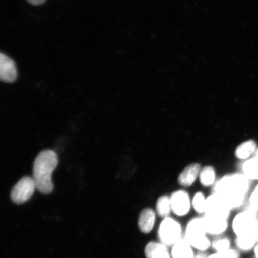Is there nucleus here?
Instances as JSON below:
<instances>
[{
    "instance_id": "obj_11",
    "label": "nucleus",
    "mask_w": 258,
    "mask_h": 258,
    "mask_svg": "<svg viewBox=\"0 0 258 258\" xmlns=\"http://www.w3.org/2000/svg\"><path fill=\"white\" fill-rule=\"evenodd\" d=\"M202 167L198 163L188 164L179 174L177 182L183 187H189L192 186L199 176Z\"/></svg>"
},
{
    "instance_id": "obj_23",
    "label": "nucleus",
    "mask_w": 258,
    "mask_h": 258,
    "mask_svg": "<svg viewBox=\"0 0 258 258\" xmlns=\"http://www.w3.org/2000/svg\"><path fill=\"white\" fill-rule=\"evenodd\" d=\"M240 254L237 250L230 249L224 253H214L208 258H239Z\"/></svg>"
},
{
    "instance_id": "obj_18",
    "label": "nucleus",
    "mask_w": 258,
    "mask_h": 258,
    "mask_svg": "<svg viewBox=\"0 0 258 258\" xmlns=\"http://www.w3.org/2000/svg\"><path fill=\"white\" fill-rule=\"evenodd\" d=\"M216 171L214 167L206 166L202 168L200 172L199 179L202 185L205 187L214 186L216 183Z\"/></svg>"
},
{
    "instance_id": "obj_7",
    "label": "nucleus",
    "mask_w": 258,
    "mask_h": 258,
    "mask_svg": "<svg viewBox=\"0 0 258 258\" xmlns=\"http://www.w3.org/2000/svg\"><path fill=\"white\" fill-rule=\"evenodd\" d=\"M231 210L220 196L212 193L206 199V215L228 219Z\"/></svg>"
},
{
    "instance_id": "obj_21",
    "label": "nucleus",
    "mask_w": 258,
    "mask_h": 258,
    "mask_svg": "<svg viewBox=\"0 0 258 258\" xmlns=\"http://www.w3.org/2000/svg\"><path fill=\"white\" fill-rule=\"evenodd\" d=\"M211 247L215 253H224L231 249V241L227 237H218L212 241Z\"/></svg>"
},
{
    "instance_id": "obj_27",
    "label": "nucleus",
    "mask_w": 258,
    "mask_h": 258,
    "mask_svg": "<svg viewBox=\"0 0 258 258\" xmlns=\"http://www.w3.org/2000/svg\"><path fill=\"white\" fill-rule=\"evenodd\" d=\"M254 253H255L256 258H258V244L255 248H254Z\"/></svg>"
},
{
    "instance_id": "obj_25",
    "label": "nucleus",
    "mask_w": 258,
    "mask_h": 258,
    "mask_svg": "<svg viewBox=\"0 0 258 258\" xmlns=\"http://www.w3.org/2000/svg\"><path fill=\"white\" fill-rule=\"evenodd\" d=\"M200 252H201V251H200ZM208 256H206L205 253H203V252H201L197 254L195 258H208Z\"/></svg>"
},
{
    "instance_id": "obj_24",
    "label": "nucleus",
    "mask_w": 258,
    "mask_h": 258,
    "mask_svg": "<svg viewBox=\"0 0 258 258\" xmlns=\"http://www.w3.org/2000/svg\"><path fill=\"white\" fill-rule=\"evenodd\" d=\"M27 1L33 5H40L43 4L46 0H27Z\"/></svg>"
},
{
    "instance_id": "obj_6",
    "label": "nucleus",
    "mask_w": 258,
    "mask_h": 258,
    "mask_svg": "<svg viewBox=\"0 0 258 258\" xmlns=\"http://www.w3.org/2000/svg\"><path fill=\"white\" fill-rule=\"evenodd\" d=\"M257 221L256 214L245 210L235 216L232 223V228L238 236L254 231Z\"/></svg>"
},
{
    "instance_id": "obj_9",
    "label": "nucleus",
    "mask_w": 258,
    "mask_h": 258,
    "mask_svg": "<svg viewBox=\"0 0 258 258\" xmlns=\"http://www.w3.org/2000/svg\"><path fill=\"white\" fill-rule=\"evenodd\" d=\"M202 217L208 234L219 236L227 230L228 219L212 217L206 214L203 215Z\"/></svg>"
},
{
    "instance_id": "obj_16",
    "label": "nucleus",
    "mask_w": 258,
    "mask_h": 258,
    "mask_svg": "<svg viewBox=\"0 0 258 258\" xmlns=\"http://www.w3.org/2000/svg\"><path fill=\"white\" fill-rule=\"evenodd\" d=\"M256 150L255 142L253 140L245 141L237 147L235 151V156L238 159H246L254 154Z\"/></svg>"
},
{
    "instance_id": "obj_4",
    "label": "nucleus",
    "mask_w": 258,
    "mask_h": 258,
    "mask_svg": "<svg viewBox=\"0 0 258 258\" xmlns=\"http://www.w3.org/2000/svg\"><path fill=\"white\" fill-rule=\"evenodd\" d=\"M182 228L179 222L169 217L163 219L160 222L157 235L160 243L167 247H172L182 239Z\"/></svg>"
},
{
    "instance_id": "obj_28",
    "label": "nucleus",
    "mask_w": 258,
    "mask_h": 258,
    "mask_svg": "<svg viewBox=\"0 0 258 258\" xmlns=\"http://www.w3.org/2000/svg\"><path fill=\"white\" fill-rule=\"evenodd\" d=\"M254 157L257 158L258 159V148H256L255 152L254 153Z\"/></svg>"
},
{
    "instance_id": "obj_1",
    "label": "nucleus",
    "mask_w": 258,
    "mask_h": 258,
    "mask_svg": "<svg viewBox=\"0 0 258 258\" xmlns=\"http://www.w3.org/2000/svg\"><path fill=\"white\" fill-rule=\"evenodd\" d=\"M249 180L243 174L225 175L213 186V193L220 196L231 210L239 208L249 191Z\"/></svg>"
},
{
    "instance_id": "obj_26",
    "label": "nucleus",
    "mask_w": 258,
    "mask_h": 258,
    "mask_svg": "<svg viewBox=\"0 0 258 258\" xmlns=\"http://www.w3.org/2000/svg\"><path fill=\"white\" fill-rule=\"evenodd\" d=\"M254 233H255L257 240L258 241V220L257 221L255 229H254Z\"/></svg>"
},
{
    "instance_id": "obj_20",
    "label": "nucleus",
    "mask_w": 258,
    "mask_h": 258,
    "mask_svg": "<svg viewBox=\"0 0 258 258\" xmlns=\"http://www.w3.org/2000/svg\"><path fill=\"white\" fill-rule=\"evenodd\" d=\"M206 199L205 196L202 192H198L193 196L192 199V207L199 214H205L206 207Z\"/></svg>"
},
{
    "instance_id": "obj_12",
    "label": "nucleus",
    "mask_w": 258,
    "mask_h": 258,
    "mask_svg": "<svg viewBox=\"0 0 258 258\" xmlns=\"http://www.w3.org/2000/svg\"><path fill=\"white\" fill-rule=\"evenodd\" d=\"M156 212L153 209L142 210L138 218V227L142 233L148 234L153 231L156 221Z\"/></svg>"
},
{
    "instance_id": "obj_17",
    "label": "nucleus",
    "mask_w": 258,
    "mask_h": 258,
    "mask_svg": "<svg viewBox=\"0 0 258 258\" xmlns=\"http://www.w3.org/2000/svg\"><path fill=\"white\" fill-rule=\"evenodd\" d=\"M172 212L170 196H161L157 199L156 205V212L159 217L165 218L169 217Z\"/></svg>"
},
{
    "instance_id": "obj_22",
    "label": "nucleus",
    "mask_w": 258,
    "mask_h": 258,
    "mask_svg": "<svg viewBox=\"0 0 258 258\" xmlns=\"http://www.w3.org/2000/svg\"><path fill=\"white\" fill-rule=\"evenodd\" d=\"M246 210L256 214L258 211V185L254 189L253 193L251 194L249 205L247 206Z\"/></svg>"
},
{
    "instance_id": "obj_14",
    "label": "nucleus",
    "mask_w": 258,
    "mask_h": 258,
    "mask_svg": "<svg viewBox=\"0 0 258 258\" xmlns=\"http://www.w3.org/2000/svg\"><path fill=\"white\" fill-rule=\"evenodd\" d=\"M172 258H195L193 248L183 237L172 247Z\"/></svg>"
},
{
    "instance_id": "obj_19",
    "label": "nucleus",
    "mask_w": 258,
    "mask_h": 258,
    "mask_svg": "<svg viewBox=\"0 0 258 258\" xmlns=\"http://www.w3.org/2000/svg\"><path fill=\"white\" fill-rule=\"evenodd\" d=\"M243 175L249 180H258V159H252L245 161L242 167Z\"/></svg>"
},
{
    "instance_id": "obj_8",
    "label": "nucleus",
    "mask_w": 258,
    "mask_h": 258,
    "mask_svg": "<svg viewBox=\"0 0 258 258\" xmlns=\"http://www.w3.org/2000/svg\"><path fill=\"white\" fill-rule=\"evenodd\" d=\"M172 212L177 217H184L189 214L192 207V201L189 194L179 189L170 196Z\"/></svg>"
},
{
    "instance_id": "obj_3",
    "label": "nucleus",
    "mask_w": 258,
    "mask_h": 258,
    "mask_svg": "<svg viewBox=\"0 0 258 258\" xmlns=\"http://www.w3.org/2000/svg\"><path fill=\"white\" fill-rule=\"evenodd\" d=\"M208 235L203 217H196L187 224L183 238L193 249L205 252L212 247V241Z\"/></svg>"
},
{
    "instance_id": "obj_13",
    "label": "nucleus",
    "mask_w": 258,
    "mask_h": 258,
    "mask_svg": "<svg viewBox=\"0 0 258 258\" xmlns=\"http://www.w3.org/2000/svg\"><path fill=\"white\" fill-rule=\"evenodd\" d=\"M144 254L146 258H172L168 247L157 241H150L145 246Z\"/></svg>"
},
{
    "instance_id": "obj_15",
    "label": "nucleus",
    "mask_w": 258,
    "mask_h": 258,
    "mask_svg": "<svg viewBox=\"0 0 258 258\" xmlns=\"http://www.w3.org/2000/svg\"><path fill=\"white\" fill-rule=\"evenodd\" d=\"M257 240L254 231L251 233L238 235L235 244L238 249L247 251L252 249Z\"/></svg>"
},
{
    "instance_id": "obj_10",
    "label": "nucleus",
    "mask_w": 258,
    "mask_h": 258,
    "mask_svg": "<svg viewBox=\"0 0 258 258\" xmlns=\"http://www.w3.org/2000/svg\"><path fill=\"white\" fill-rule=\"evenodd\" d=\"M18 77V71L14 61L1 53L0 56V78L6 83L14 82Z\"/></svg>"
},
{
    "instance_id": "obj_5",
    "label": "nucleus",
    "mask_w": 258,
    "mask_h": 258,
    "mask_svg": "<svg viewBox=\"0 0 258 258\" xmlns=\"http://www.w3.org/2000/svg\"><path fill=\"white\" fill-rule=\"evenodd\" d=\"M36 185L32 177H22L12 188L11 193L12 201L17 205L23 204L30 200L34 193Z\"/></svg>"
},
{
    "instance_id": "obj_2",
    "label": "nucleus",
    "mask_w": 258,
    "mask_h": 258,
    "mask_svg": "<svg viewBox=\"0 0 258 258\" xmlns=\"http://www.w3.org/2000/svg\"><path fill=\"white\" fill-rule=\"evenodd\" d=\"M57 164V154L52 150L42 151L35 158L32 178L40 192L48 195L53 191L54 186L51 175Z\"/></svg>"
}]
</instances>
